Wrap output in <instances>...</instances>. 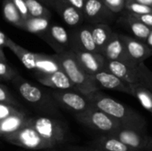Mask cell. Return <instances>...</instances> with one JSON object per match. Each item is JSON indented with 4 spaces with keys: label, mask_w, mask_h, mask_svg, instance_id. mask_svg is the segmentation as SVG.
Wrapping results in <instances>:
<instances>
[{
    "label": "cell",
    "mask_w": 152,
    "mask_h": 151,
    "mask_svg": "<svg viewBox=\"0 0 152 151\" xmlns=\"http://www.w3.org/2000/svg\"><path fill=\"white\" fill-rule=\"evenodd\" d=\"M127 23H128V27L130 30L135 36V37L138 40L145 43L147 37L149 36L151 31V28L147 27L139 20H137L132 13H129L127 17Z\"/></svg>",
    "instance_id": "obj_24"
},
{
    "label": "cell",
    "mask_w": 152,
    "mask_h": 151,
    "mask_svg": "<svg viewBox=\"0 0 152 151\" xmlns=\"http://www.w3.org/2000/svg\"><path fill=\"white\" fill-rule=\"evenodd\" d=\"M92 77L99 89L103 88L130 94V85L126 84L107 69L102 70L101 72L92 76Z\"/></svg>",
    "instance_id": "obj_13"
},
{
    "label": "cell",
    "mask_w": 152,
    "mask_h": 151,
    "mask_svg": "<svg viewBox=\"0 0 152 151\" xmlns=\"http://www.w3.org/2000/svg\"><path fill=\"white\" fill-rule=\"evenodd\" d=\"M130 60L136 65L144 62L152 55V50L142 41L130 36L119 34Z\"/></svg>",
    "instance_id": "obj_10"
},
{
    "label": "cell",
    "mask_w": 152,
    "mask_h": 151,
    "mask_svg": "<svg viewBox=\"0 0 152 151\" xmlns=\"http://www.w3.org/2000/svg\"><path fill=\"white\" fill-rule=\"evenodd\" d=\"M92 107L106 113L121 125L146 128V121L137 111L100 91L87 96Z\"/></svg>",
    "instance_id": "obj_3"
},
{
    "label": "cell",
    "mask_w": 152,
    "mask_h": 151,
    "mask_svg": "<svg viewBox=\"0 0 152 151\" xmlns=\"http://www.w3.org/2000/svg\"><path fill=\"white\" fill-rule=\"evenodd\" d=\"M126 7L130 12V13H133V14H136V15L152 14V7L136 3V2H133V1L126 2Z\"/></svg>",
    "instance_id": "obj_28"
},
{
    "label": "cell",
    "mask_w": 152,
    "mask_h": 151,
    "mask_svg": "<svg viewBox=\"0 0 152 151\" xmlns=\"http://www.w3.org/2000/svg\"><path fill=\"white\" fill-rule=\"evenodd\" d=\"M145 44L152 50V29L151 33H150V35H149V36L147 37V39L145 41Z\"/></svg>",
    "instance_id": "obj_39"
},
{
    "label": "cell",
    "mask_w": 152,
    "mask_h": 151,
    "mask_svg": "<svg viewBox=\"0 0 152 151\" xmlns=\"http://www.w3.org/2000/svg\"><path fill=\"white\" fill-rule=\"evenodd\" d=\"M12 84L23 100L38 113L44 117L61 119V113L60 107L51 96L50 93L28 81L20 74L13 78Z\"/></svg>",
    "instance_id": "obj_2"
},
{
    "label": "cell",
    "mask_w": 152,
    "mask_h": 151,
    "mask_svg": "<svg viewBox=\"0 0 152 151\" xmlns=\"http://www.w3.org/2000/svg\"><path fill=\"white\" fill-rule=\"evenodd\" d=\"M45 151H66V150H58V149H52V150H46Z\"/></svg>",
    "instance_id": "obj_43"
},
{
    "label": "cell",
    "mask_w": 152,
    "mask_h": 151,
    "mask_svg": "<svg viewBox=\"0 0 152 151\" xmlns=\"http://www.w3.org/2000/svg\"><path fill=\"white\" fill-rule=\"evenodd\" d=\"M125 1H126V2H129V1H131V0H125Z\"/></svg>",
    "instance_id": "obj_44"
},
{
    "label": "cell",
    "mask_w": 152,
    "mask_h": 151,
    "mask_svg": "<svg viewBox=\"0 0 152 151\" xmlns=\"http://www.w3.org/2000/svg\"><path fill=\"white\" fill-rule=\"evenodd\" d=\"M89 147L103 151H136L111 135H104L95 138L89 142Z\"/></svg>",
    "instance_id": "obj_17"
},
{
    "label": "cell",
    "mask_w": 152,
    "mask_h": 151,
    "mask_svg": "<svg viewBox=\"0 0 152 151\" xmlns=\"http://www.w3.org/2000/svg\"><path fill=\"white\" fill-rule=\"evenodd\" d=\"M131 1L136 2V3H139V4H145V5H148V6L152 7V0H131Z\"/></svg>",
    "instance_id": "obj_37"
},
{
    "label": "cell",
    "mask_w": 152,
    "mask_h": 151,
    "mask_svg": "<svg viewBox=\"0 0 152 151\" xmlns=\"http://www.w3.org/2000/svg\"><path fill=\"white\" fill-rule=\"evenodd\" d=\"M147 151H152V138L151 140V142H150V143H149V145H148Z\"/></svg>",
    "instance_id": "obj_41"
},
{
    "label": "cell",
    "mask_w": 152,
    "mask_h": 151,
    "mask_svg": "<svg viewBox=\"0 0 152 151\" xmlns=\"http://www.w3.org/2000/svg\"><path fill=\"white\" fill-rule=\"evenodd\" d=\"M37 1H42V2H44V3H50L51 4H52V3H53V0H37Z\"/></svg>",
    "instance_id": "obj_42"
},
{
    "label": "cell",
    "mask_w": 152,
    "mask_h": 151,
    "mask_svg": "<svg viewBox=\"0 0 152 151\" xmlns=\"http://www.w3.org/2000/svg\"><path fill=\"white\" fill-rule=\"evenodd\" d=\"M6 37H7V36H6L3 32L0 31V47L4 46L5 41H6Z\"/></svg>",
    "instance_id": "obj_38"
},
{
    "label": "cell",
    "mask_w": 152,
    "mask_h": 151,
    "mask_svg": "<svg viewBox=\"0 0 152 151\" xmlns=\"http://www.w3.org/2000/svg\"><path fill=\"white\" fill-rule=\"evenodd\" d=\"M39 37L45 41L57 54L70 50L69 36L67 30L60 25H50L47 31Z\"/></svg>",
    "instance_id": "obj_9"
},
{
    "label": "cell",
    "mask_w": 152,
    "mask_h": 151,
    "mask_svg": "<svg viewBox=\"0 0 152 151\" xmlns=\"http://www.w3.org/2000/svg\"><path fill=\"white\" fill-rule=\"evenodd\" d=\"M129 148L136 151H147L148 145L151 140L146 133V128L121 125L111 134Z\"/></svg>",
    "instance_id": "obj_7"
},
{
    "label": "cell",
    "mask_w": 152,
    "mask_h": 151,
    "mask_svg": "<svg viewBox=\"0 0 152 151\" xmlns=\"http://www.w3.org/2000/svg\"><path fill=\"white\" fill-rule=\"evenodd\" d=\"M69 44L70 50L72 51L98 53L90 25L77 27L69 36Z\"/></svg>",
    "instance_id": "obj_8"
},
{
    "label": "cell",
    "mask_w": 152,
    "mask_h": 151,
    "mask_svg": "<svg viewBox=\"0 0 152 151\" xmlns=\"http://www.w3.org/2000/svg\"><path fill=\"white\" fill-rule=\"evenodd\" d=\"M12 3L14 4L16 9L18 10L19 13L20 14V16L23 18V20H28L30 18L29 13H28V7L26 5V3L24 0H12Z\"/></svg>",
    "instance_id": "obj_33"
},
{
    "label": "cell",
    "mask_w": 152,
    "mask_h": 151,
    "mask_svg": "<svg viewBox=\"0 0 152 151\" xmlns=\"http://www.w3.org/2000/svg\"><path fill=\"white\" fill-rule=\"evenodd\" d=\"M72 51V50H71ZM78 63L89 76H94L106 69L107 60L102 54L83 51H73Z\"/></svg>",
    "instance_id": "obj_11"
},
{
    "label": "cell",
    "mask_w": 152,
    "mask_h": 151,
    "mask_svg": "<svg viewBox=\"0 0 152 151\" xmlns=\"http://www.w3.org/2000/svg\"><path fill=\"white\" fill-rule=\"evenodd\" d=\"M63 1H65L66 3L69 4L70 5L74 6L75 8H77V10H79L83 12L86 0H63Z\"/></svg>",
    "instance_id": "obj_35"
},
{
    "label": "cell",
    "mask_w": 152,
    "mask_h": 151,
    "mask_svg": "<svg viewBox=\"0 0 152 151\" xmlns=\"http://www.w3.org/2000/svg\"><path fill=\"white\" fill-rule=\"evenodd\" d=\"M3 13L4 19L13 24L18 28H21L23 24V18L19 13L18 10L16 9L14 4L12 0H4L3 1Z\"/></svg>",
    "instance_id": "obj_25"
},
{
    "label": "cell",
    "mask_w": 152,
    "mask_h": 151,
    "mask_svg": "<svg viewBox=\"0 0 152 151\" xmlns=\"http://www.w3.org/2000/svg\"><path fill=\"white\" fill-rule=\"evenodd\" d=\"M53 56L60 64L61 69L73 84L76 91L86 96L100 91L92 76L86 74L82 69L73 51L68 50L61 53H55Z\"/></svg>",
    "instance_id": "obj_4"
},
{
    "label": "cell",
    "mask_w": 152,
    "mask_h": 151,
    "mask_svg": "<svg viewBox=\"0 0 152 151\" xmlns=\"http://www.w3.org/2000/svg\"><path fill=\"white\" fill-rule=\"evenodd\" d=\"M75 117L81 125L104 135H111L121 126L111 117L94 107L82 114L75 116Z\"/></svg>",
    "instance_id": "obj_5"
},
{
    "label": "cell",
    "mask_w": 152,
    "mask_h": 151,
    "mask_svg": "<svg viewBox=\"0 0 152 151\" xmlns=\"http://www.w3.org/2000/svg\"><path fill=\"white\" fill-rule=\"evenodd\" d=\"M138 84L142 85L152 93V71L144 64L140 63L136 67Z\"/></svg>",
    "instance_id": "obj_27"
},
{
    "label": "cell",
    "mask_w": 152,
    "mask_h": 151,
    "mask_svg": "<svg viewBox=\"0 0 152 151\" xmlns=\"http://www.w3.org/2000/svg\"><path fill=\"white\" fill-rule=\"evenodd\" d=\"M52 5L59 12L64 22L70 27H78L84 20L83 12L63 0H53Z\"/></svg>",
    "instance_id": "obj_16"
},
{
    "label": "cell",
    "mask_w": 152,
    "mask_h": 151,
    "mask_svg": "<svg viewBox=\"0 0 152 151\" xmlns=\"http://www.w3.org/2000/svg\"><path fill=\"white\" fill-rule=\"evenodd\" d=\"M130 95L135 97L141 105L152 113V93L141 84L130 85Z\"/></svg>",
    "instance_id": "obj_22"
},
{
    "label": "cell",
    "mask_w": 152,
    "mask_h": 151,
    "mask_svg": "<svg viewBox=\"0 0 152 151\" xmlns=\"http://www.w3.org/2000/svg\"><path fill=\"white\" fill-rule=\"evenodd\" d=\"M18 75V71L12 68L7 61H0V81L12 82Z\"/></svg>",
    "instance_id": "obj_29"
},
{
    "label": "cell",
    "mask_w": 152,
    "mask_h": 151,
    "mask_svg": "<svg viewBox=\"0 0 152 151\" xmlns=\"http://www.w3.org/2000/svg\"><path fill=\"white\" fill-rule=\"evenodd\" d=\"M31 18H50V11L37 0H24Z\"/></svg>",
    "instance_id": "obj_26"
},
{
    "label": "cell",
    "mask_w": 152,
    "mask_h": 151,
    "mask_svg": "<svg viewBox=\"0 0 152 151\" xmlns=\"http://www.w3.org/2000/svg\"><path fill=\"white\" fill-rule=\"evenodd\" d=\"M51 96L60 108L72 112L75 116L82 114L92 108L87 96L74 90H53Z\"/></svg>",
    "instance_id": "obj_6"
},
{
    "label": "cell",
    "mask_w": 152,
    "mask_h": 151,
    "mask_svg": "<svg viewBox=\"0 0 152 151\" xmlns=\"http://www.w3.org/2000/svg\"><path fill=\"white\" fill-rule=\"evenodd\" d=\"M35 78L43 85L53 90H74L73 84L62 69L49 74H35Z\"/></svg>",
    "instance_id": "obj_14"
},
{
    "label": "cell",
    "mask_w": 152,
    "mask_h": 151,
    "mask_svg": "<svg viewBox=\"0 0 152 151\" xmlns=\"http://www.w3.org/2000/svg\"><path fill=\"white\" fill-rule=\"evenodd\" d=\"M92 35L94 44L97 47L98 53L102 54L106 44L110 39L113 31L110 27L106 23H98L91 26Z\"/></svg>",
    "instance_id": "obj_21"
},
{
    "label": "cell",
    "mask_w": 152,
    "mask_h": 151,
    "mask_svg": "<svg viewBox=\"0 0 152 151\" xmlns=\"http://www.w3.org/2000/svg\"><path fill=\"white\" fill-rule=\"evenodd\" d=\"M68 126L64 121L49 117H28L24 125L4 142L29 150L58 149L68 138Z\"/></svg>",
    "instance_id": "obj_1"
},
{
    "label": "cell",
    "mask_w": 152,
    "mask_h": 151,
    "mask_svg": "<svg viewBox=\"0 0 152 151\" xmlns=\"http://www.w3.org/2000/svg\"><path fill=\"white\" fill-rule=\"evenodd\" d=\"M101 1H102V0H101Z\"/></svg>",
    "instance_id": "obj_46"
},
{
    "label": "cell",
    "mask_w": 152,
    "mask_h": 151,
    "mask_svg": "<svg viewBox=\"0 0 152 151\" xmlns=\"http://www.w3.org/2000/svg\"><path fill=\"white\" fill-rule=\"evenodd\" d=\"M105 6L113 12H120L126 6L125 0H102Z\"/></svg>",
    "instance_id": "obj_32"
},
{
    "label": "cell",
    "mask_w": 152,
    "mask_h": 151,
    "mask_svg": "<svg viewBox=\"0 0 152 151\" xmlns=\"http://www.w3.org/2000/svg\"><path fill=\"white\" fill-rule=\"evenodd\" d=\"M7 48H9L19 59V61L22 63V65L29 70H34L35 68V60H36V53H31L28 50L23 48L15 42H13L8 36L6 37L5 44Z\"/></svg>",
    "instance_id": "obj_19"
},
{
    "label": "cell",
    "mask_w": 152,
    "mask_h": 151,
    "mask_svg": "<svg viewBox=\"0 0 152 151\" xmlns=\"http://www.w3.org/2000/svg\"><path fill=\"white\" fill-rule=\"evenodd\" d=\"M61 68L56 59L53 55H47L45 53H36L35 60V74H49L61 70Z\"/></svg>",
    "instance_id": "obj_20"
},
{
    "label": "cell",
    "mask_w": 152,
    "mask_h": 151,
    "mask_svg": "<svg viewBox=\"0 0 152 151\" xmlns=\"http://www.w3.org/2000/svg\"><path fill=\"white\" fill-rule=\"evenodd\" d=\"M110 11L101 0H86L83 14L84 17L94 24L102 23V18L108 16Z\"/></svg>",
    "instance_id": "obj_18"
},
{
    "label": "cell",
    "mask_w": 152,
    "mask_h": 151,
    "mask_svg": "<svg viewBox=\"0 0 152 151\" xmlns=\"http://www.w3.org/2000/svg\"><path fill=\"white\" fill-rule=\"evenodd\" d=\"M0 147H1V143H0Z\"/></svg>",
    "instance_id": "obj_45"
},
{
    "label": "cell",
    "mask_w": 152,
    "mask_h": 151,
    "mask_svg": "<svg viewBox=\"0 0 152 151\" xmlns=\"http://www.w3.org/2000/svg\"><path fill=\"white\" fill-rule=\"evenodd\" d=\"M66 151H103L97 150V149H94L91 147H70L68 148Z\"/></svg>",
    "instance_id": "obj_36"
},
{
    "label": "cell",
    "mask_w": 152,
    "mask_h": 151,
    "mask_svg": "<svg viewBox=\"0 0 152 151\" xmlns=\"http://www.w3.org/2000/svg\"><path fill=\"white\" fill-rule=\"evenodd\" d=\"M0 102L5 103V104H10V105L19 107V108H22L21 104L12 94V93L9 91V89L2 84H0Z\"/></svg>",
    "instance_id": "obj_30"
},
{
    "label": "cell",
    "mask_w": 152,
    "mask_h": 151,
    "mask_svg": "<svg viewBox=\"0 0 152 151\" xmlns=\"http://www.w3.org/2000/svg\"><path fill=\"white\" fill-rule=\"evenodd\" d=\"M0 61H7V60H6V58H5V55H4V53L2 47H0Z\"/></svg>",
    "instance_id": "obj_40"
},
{
    "label": "cell",
    "mask_w": 152,
    "mask_h": 151,
    "mask_svg": "<svg viewBox=\"0 0 152 151\" xmlns=\"http://www.w3.org/2000/svg\"><path fill=\"white\" fill-rule=\"evenodd\" d=\"M133 14V13H132ZM137 20L142 21L143 24H145L147 27L151 28L152 29V14H144V15H136L133 14Z\"/></svg>",
    "instance_id": "obj_34"
},
{
    "label": "cell",
    "mask_w": 152,
    "mask_h": 151,
    "mask_svg": "<svg viewBox=\"0 0 152 151\" xmlns=\"http://www.w3.org/2000/svg\"><path fill=\"white\" fill-rule=\"evenodd\" d=\"M50 20L48 18H29L23 21V24L20 28L36 34L38 36H42L44 33L47 31L50 27Z\"/></svg>",
    "instance_id": "obj_23"
},
{
    "label": "cell",
    "mask_w": 152,
    "mask_h": 151,
    "mask_svg": "<svg viewBox=\"0 0 152 151\" xmlns=\"http://www.w3.org/2000/svg\"><path fill=\"white\" fill-rule=\"evenodd\" d=\"M102 54L107 61H116L137 66L134 63L127 55L125 45L119 36V34L113 32L110 39L106 44Z\"/></svg>",
    "instance_id": "obj_12"
},
{
    "label": "cell",
    "mask_w": 152,
    "mask_h": 151,
    "mask_svg": "<svg viewBox=\"0 0 152 151\" xmlns=\"http://www.w3.org/2000/svg\"><path fill=\"white\" fill-rule=\"evenodd\" d=\"M25 109L22 108L15 107L10 104L1 103L0 102V121H3L9 117H12L13 115H17L19 113L23 112Z\"/></svg>",
    "instance_id": "obj_31"
},
{
    "label": "cell",
    "mask_w": 152,
    "mask_h": 151,
    "mask_svg": "<svg viewBox=\"0 0 152 151\" xmlns=\"http://www.w3.org/2000/svg\"><path fill=\"white\" fill-rule=\"evenodd\" d=\"M136 67L116 61H107L106 69L127 85L138 84Z\"/></svg>",
    "instance_id": "obj_15"
}]
</instances>
